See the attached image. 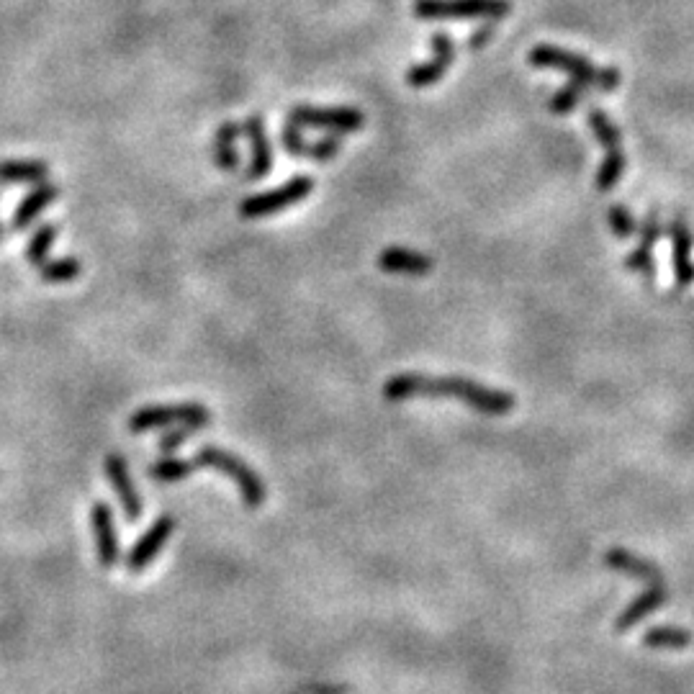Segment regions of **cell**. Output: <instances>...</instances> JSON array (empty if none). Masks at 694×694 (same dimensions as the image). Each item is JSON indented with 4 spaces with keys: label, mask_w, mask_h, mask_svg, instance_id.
<instances>
[{
    "label": "cell",
    "mask_w": 694,
    "mask_h": 694,
    "mask_svg": "<svg viewBox=\"0 0 694 694\" xmlns=\"http://www.w3.org/2000/svg\"><path fill=\"white\" fill-rule=\"evenodd\" d=\"M383 396L389 401L419 399H458L476 412L489 414V417H504L515 409L517 399L502 389H489L484 383L468 381V378H430L417 376V373H401L383 383Z\"/></svg>",
    "instance_id": "6da1fadb"
},
{
    "label": "cell",
    "mask_w": 694,
    "mask_h": 694,
    "mask_svg": "<svg viewBox=\"0 0 694 694\" xmlns=\"http://www.w3.org/2000/svg\"><path fill=\"white\" fill-rule=\"evenodd\" d=\"M527 60L533 67H551V70L566 72L571 80L587 85V88H599L605 93H612L620 85V70L615 67H605V70H597V67L589 65L587 57L581 54L566 52V49L548 47V44H540L533 52L527 54Z\"/></svg>",
    "instance_id": "7a4b0ae2"
},
{
    "label": "cell",
    "mask_w": 694,
    "mask_h": 694,
    "mask_svg": "<svg viewBox=\"0 0 694 694\" xmlns=\"http://www.w3.org/2000/svg\"><path fill=\"white\" fill-rule=\"evenodd\" d=\"M193 461H196L198 466L216 468V471H222L224 476H229V479L237 484V489H240V497L242 502H245V507H252V509L263 507L265 502L263 481H260L258 473L252 471L245 461H240L237 455H232L229 450L216 448V445H201Z\"/></svg>",
    "instance_id": "3957f363"
},
{
    "label": "cell",
    "mask_w": 694,
    "mask_h": 694,
    "mask_svg": "<svg viewBox=\"0 0 694 694\" xmlns=\"http://www.w3.org/2000/svg\"><path fill=\"white\" fill-rule=\"evenodd\" d=\"M509 11H512L509 0H414V13L425 21H440V18L499 21L509 16Z\"/></svg>",
    "instance_id": "277c9868"
},
{
    "label": "cell",
    "mask_w": 694,
    "mask_h": 694,
    "mask_svg": "<svg viewBox=\"0 0 694 694\" xmlns=\"http://www.w3.org/2000/svg\"><path fill=\"white\" fill-rule=\"evenodd\" d=\"M180 422V425H196V427H209L211 414L209 409L201 407V404H165V407H142L129 417V430L134 435H142V432L160 430V427H168Z\"/></svg>",
    "instance_id": "5b68a950"
},
{
    "label": "cell",
    "mask_w": 694,
    "mask_h": 694,
    "mask_svg": "<svg viewBox=\"0 0 694 694\" xmlns=\"http://www.w3.org/2000/svg\"><path fill=\"white\" fill-rule=\"evenodd\" d=\"M312 191H314V178H304V175H301V178H294V180H288V183H283V186L276 188V191L245 198V201L240 204V216L242 219H260V216L278 214V211L304 201V198Z\"/></svg>",
    "instance_id": "8992f818"
},
{
    "label": "cell",
    "mask_w": 694,
    "mask_h": 694,
    "mask_svg": "<svg viewBox=\"0 0 694 694\" xmlns=\"http://www.w3.org/2000/svg\"><path fill=\"white\" fill-rule=\"evenodd\" d=\"M291 124L299 129H327V132H360L365 124L363 114L358 108H314V106H296L288 114Z\"/></svg>",
    "instance_id": "52a82bcc"
},
{
    "label": "cell",
    "mask_w": 694,
    "mask_h": 694,
    "mask_svg": "<svg viewBox=\"0 0 694 694\" xmlns=\"http://www.w3.org/2000/svg\"><path fill=\"white\" fill-rule=\"evenodd\" d=\"M175 533V517L173 515H160L150 525V530L144 535H139V540L134 543V548L126 556V569L139 574L160 556V551L168 545L170 535Z\"/></svg>",
    "instance_id": "ba28073f"
},
{
    "label": "cell",
    "mask_w": 694,
    "mask_h": 694,
    "mask_svg": "<svg viewBox=\"0 0 694 694\" xmlns=\"http://www.w3.org/2000/svg\"><path fill=\"white\" fill-rule=\"evenodd\" d=\"M103 468H106L108 481H111L116 497H119L126 522H139V517H142V499H139L137 486H134L132 476H129V463H126V458L114 450V453L106 455Z\"/></svg>",
    "instance_id": "9c48e42d"
},
{
    "label": "cell",
    "mask_w": 694,
    "mask_h": 694,
    "mask_svg": "<svg viewBox=\"0 0 694 694\" xmlns=\"http://www.w3.org/2000/svg\"><path fill=\"white\" fill-rule=\"evenodd\" d=\"M90 525H93V538H96L98 563L103 569H114L119 563V538H116L114 509L106 502H96L90 507Z\"/></svg>",
    "instance_id": "30bf717a"
},
{
    "label": "cell",
    "mask_w": 694,
    "mask_h": 694,
    "mask_svg": "<svg viewBox=\"0 0 694 694\" xmlns=\"http://www.w3.org/2000/svg\"><path fill=\"white\" fill-rule=\"evenodd\" d=\"M430 47L435 49V57L430 62H422V65L412 67L407 72V85L409 88H430L437 80L443 78L448 67L455 60V44L450 42L448 34H435L430 39Z\"/></svg>",
    "instance_id": "8fae6325"
},
{
    "label": "cell",
    "mask_w": 694,
    "mask_h": 694,
    "mask_svg": "<svg viewBox=\"0 0 694 694\" xmlns=\"http://www.w3.org/2000/svg\"><path fill=\"white\" fill-rule=\"evenodd\" d=\"M245 134L252 147V162L250 170H247V178L260 180L273 170V147H270V137L263 119H260V116H250V119L245 121Z\"/></svg>",
    "instance_id": "7c38bea8"
},
{
    "label": "cell",
    "mask_w": 694,
    "mask_h": 694,
    "mask_svg": "<svg viewBox=\"0 0 694 694\" xmlns=\"http://www.w3.org/2000/svg\"><path fill=\"white\" fill-rule=\"evenodd\" d=\"M666 602H669L666 581H661V584H648L646 592L635 599V602H630V605L623 610V615L617 617V623H615L617 633H628L630 628H635V625L641 623L643 617H648L651 612L661 610Z\"/></svg>",
    "instance_id": "4fadbf2b"
},
{
    "label": "cell",
    "mask_w": 694,
    "mask_h": 694,
    "mask_svg": "<svg viewBox=\"0 0 694 694\" xmlns=\"http://www.w3.org/2000/svg\"><path fill=\"white\" fill-rule=\"evenodd\" d=\"M378 265L383 273H396V276H427L432 270L430 258L407 247H386L378 255Z\"/></svg>",
    "instance_id": "5bb4252c"
},
{
    "label": "cell",
    "mask_w": 694,
    "mask_h": 694,
    "mask_svg": "<svg viewBox=\"0 0 694 694\" xmlns=\"http://www.w3.org/2000/svg\"><path fill=\"white\" fill-rule=\"evenodd\" d=\"M671 237V260H674V278L679 286H689L694 281V265H692V234H689L684 219H674L669 227Z\"/></svg>",
    "instance_id": "9a60e30c"
},
{
    "label": "cell",
    "mask_w": 694,
    "mask_h": 694,
    "mask_svg": "<svg viewBox=\"0 0 694 694\" xmlns=\"http://www.w3.org/2000/svg\"><path fill=\"white\" fill-rule=\"evenodd\" d=\"M57 196H60V188L54 186V183H47V180L39 183V186H36L34 191H31L29 196L16 206V211H13V222H11L13 232H24V229L29 227L36 216L42 214V211L47 209Z\"/></svg>",
    "instance_id": "2e32d148"
},
{
    "label": "cell",
    "mask_w": 694,
    "mask_h": 694,
    "mask_svg": "<svg viewBox=\"0 0 694 694\" xmlns=\"http://www.w3.org/2000/svg\"><path fill=\"white\" fill-rule=\"evenodd\" d=\"M605 566L607 569L625 571V574H630L633 579H643L648 581V584H661V581H664V571H661L656 563L646 561V558L641 556H633V553L623 551V548L607 551Z\"/></svg>",
    "instance_id": "e0dca14e"
},
{
    "label": "cell",
    "mask_w": 694,
    "mask_h": 694,
    "mask_svg": "<svg viewBox=\"0 0 694 694\" xmlns=\"http://www.w3.org/2000/svg\"><path fill=\"white\" fill-rule=\"evenodd\" d=\"M49 165L44 160H6L0 162V183H44Z\"/></svg>",
    "instance_id": "ac0fdd59"
},
{
    "label": "cell",
    "mask_w": 694,
    "mask_h": 694,
    "mask_svg": "<svg viewBox=\"0 0 694 694\" xmlns=\"http://www.w3.org/2000/svg\"><path fill=\"white\" fill-rule=\"evenodd\" d=\"M237 134H240V129H237V124H232V121L219 126V132H216L214 160L216 168L224 170V173H232V170H237V165H240V155H237V147H234Z\"/></svg>",
    "instance_id": "d6986e66"
},
{
    "label": "cell",
    "mask_w": 694,
    "mask_h": 694,
    "mask_svg": "<svg viewBox=\"0 0 694 694\" xmlns=\"http://www.w3.org/2000/svg\"><path fill=\"white\" fill-rule=\"evenodd\" d=\"M692 633L684 628H674V625H661V628H651L643 635L646 648H687L692 646Z\"/></svg>",
    "instance_id": "ffe728a7"
},
{
    "label": "cell",
    "mask_w": 694,
    "mask_h": 694,
    "mask_svg": "<svg viewBox=\"0 0 694 694\" xmlns=\"http://www.w3.org/2000/svg\"><path fill=\"white\" fill-rule=\"evenodd\" d=\"M80 265L78 258H57V260H44L42 265H36V273L39 278L47 283H70L80 276Z\"/></svg>",
    "instance_id": "44dd1931"
},
{
    "label": "cell",
    "mask_w": 694,
    "mask_h": 694,
    "mask_svg": "<svg viewBox=\"0 0 694 694\" xmlns=\"http://www.w3.org/2000/svg\"><path fill=\"white\" fill-rule=\"evenodd\" d=\"M196 468V461H183V458H170L168 455V458H162V461H157L150 468V476L155 481H160V484H175V481L188 479Z\"/></svg>",
    "instance_id": "7402d4cb"
},
{
    "label": "cell",
    "mask_w": 694,
    "mask_h": 694,
    "mask_svg": "<svg viewBox=\"0 0 694 694\" xmlns=\"http://www.w3.org/2000/svg\"><path fill=\"white\" fill-rule=\"evenodd\" d=\"M625 173V155L623 150H607L605 160H602V168H599L597 178H594V183H597V188L602 193L612 191V188L620 183V178H623Z\"/></svg>",
    "instance_id": "603a6c76"
},
{
    "label": "cell",
    "mask_w": 694,
    "mask_h": 694,
    "mask_svg": "<svg viewBox=\"0 0 694 694\" xmlns=\"http://www.w3.org/2000/svg\"><path fill=\"white\" fill-rule=\"evenodd\" d=\"M589 126H592L594 137L599 139V142L605 144L607 150H620V142H623V132L617 129L615 124L610 121V116L605 114V111H599V108H592L589 111Z\"/></svg>",
    "instance_id": "cb8c5ba5"
},
{
    "label": "cell",
    "mask_w": 694,
    "mask_h": 694,
    "mask_svg": "<svg viewBox=\"0 0 694 694\" xmlns=\"http://www.w3.org/2000/svg\"><path fill=\"white\" fill-rule=\"evenodd\" d=\"M54 237H57V227H54V224H42L29 240V245H26V260H29L31 265H42L44 260H47Z\"/></svg>",
    "instance_id": "d4e9b609"
},
{
    "label": "cell",
    "mask_w": 694,
    "mask_h": 694,
    "mask_svg": "<svg viewBox=\"0 0 694 694\" xmlns=\"http://www.w3.org/2000/svg\"><path fill=\"white\" fill-rule=\"evenodd\" d=\"M584 90H587V85L576 83V80H569V85H563L556 96L551 98L548 108H551L553 114H571V111H574V108L581 103V98H584Z\"/></svg>",
    "instance_id": "484cf974"
},
{
    "label": "cell",
    "mask_w": 694,
    "mask_h": 694,
    "mask_svg": "<svg viewBox=\"0 0 694 694\" xmlns=\"http://www.w3.org/2000/svg\"><path fill=\"white\" fill-rule=\"evenodd\" d=\"M281 139H283V150H286L288 155L314 157V142H306V139L301 137V129L296 124H288L286 129H283Z\"/></svg>",
    "instance_id": "4316f807"
},
{
    "label": "cell",
    "mask_w": 694,
    "mask_h": 694,
    "mask_svg": "<svg viewBox=\"0 0 694 694\" xmlns=\"http://www.w3.org/2000/svg\"><path fill=\"white\" fill-rule=\"evenodd\" d=\"M607 219H610V227L612 234L615 237H620V240H625V237H630V234H635V219L633 214H630L628 209H625L623 204H612L610 211H607Z\"/></svg>",
    "instance_id": "83f0119b"
},
{
    "label": "cell",
    "mask_w": 694,
    "mask_h": 694,
    "mask_svg": "<svg viewBox=\"0 0 694 694\" xmlns=\"http://www.w3.org/2000/svg\"><path fill=\"white\" fill-rule=\"evenodd\" d=\"M201 430V427H196V425H180L178 430H173V432H165V435L160 437V453H162V458L165 455H170V453H175V450L180 448V445L186 443V440H191L196 432Z\"/></svg>",
    "instance_id": "f1b7e54d"
},
{
    "label": "cell",
    "mask_w": 694,
    "mask_h": 694,
    "mask_svg": "<svg viewBox=\"0 0 694 694\" xmlns=\"http://www.w3.org/2000/svg\"><path fill=\"white\" fill-rule=\"evenodd\" d=\"M625 265H628V270H633V273H643L646 278H653V273H656V263H653L651 250H643V247H635L628 258H625Z\"/></svg>",
    "instance_id": "f546056e"
},
{
    "label": "cell",
    "mask_w": 694,
    "mask_h": 694,
    "mask_svg": "<svg viewBox=\"0 0 694 694\" xmlns=\"http://www.w3.org/2000/svg\"><path fill=\"white\" fill-rule=\"evenodd\" d=\"M659 237H661V222L656 219V214H651L646 219V224L641 227V245L638 247H643V250H653V245L659 242Z\"/></svg>",
    "instance_id": "4dcf8cb0"
},
{
    "label": "cell",
    "mask_w": 694,
    "mask_h": 694,
    "mask_svg": "<svg viewBox=\"0 0 694 694\" xmlns=\"http://www.w3.org/2000/svg\"><path fill=\"white\" fill-rule=\"evenodd\" d=\"M494 34H497V26H494V21H489V24L479 26V29H476L471 36H468V42H466L468 49H484Z\"/></svg>",
    "instance_id": "1f68e13d"
},
{
    "label": "cell",
    "mask_w": 694,
    "mask_h": 694,
    "mask_svg": "<svg viewBox=\"0 0 694 694\" xmlns=\"http://www.w3.org/2000/svg\"><path fill=\"white\" fill-rule=\"evenodd\" d=\"M6 240V232H3V224H0V242Z\"/></svg>",
    "instance_id": "d6a6232c"
}]
</instances>
